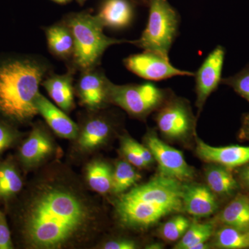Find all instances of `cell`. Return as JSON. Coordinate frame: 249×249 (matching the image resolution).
Returning <instances> with one entry per match:
<instances>
[{
  "instance_id": "6da1fadb",
  "label": "cell",
  "mask_w": 249,
  "mask_h": 249,
  "mask_svg": "<svg viewBox=\"0 0 249 249\" xmlns=\"http://www.w3.org/2000/svg\"><path fill=\"white\" fill-rule=\"evenodd\" d=\"M98 211L76 183L58 175L37 181L14 212L19 243L27 249H60L89 241L98 229Z\"/></svg>"
},
{
  "instance_id": "7a4b0ae2",
  "label": "cell",
  "mask_w": 249,
  "mask_h": 249,
  "mask_svg": "<svg viewBox=\"0 0 249 249\" xmlns=\"http://www.w3.org/2000/svg\"><path fill=\"white\" fill-rule=\"evenodd\" d=\"M47 62L27 55L0 56V116L13 124H27L37 114L39 88Z\"/></svg>"
},
{
  "instance_id": "3957f363",
  "label": "cell",
  "mask_w": 249,
  "mask_h": 249,
  "mask_svg": "<svg viewBox=\"0 0 249 249\" xmlns=\"http://www.w3.org/2000/svg\"><path fill=\"white\" fill-rule=\"evenodd\" d=\"M183 184L158 175L142 185L120 195L116 214L124 227L145 229L170 214L182 212Z\"/></svg>"
},
{
  "instance_id": "277c9868",
  "label": "cell",
  "mask_w": 249,
  "mask_h": 249,
  "mask_svg": "<svg viewBox=\"0 0 249 249\" xmlns=\"http://www.w3.org/2000/svg\"><path fill=\"white\" fill-rule=\"evenodd\" d=\"M73 37V69L80 71L96 68L103 54L111 46L130 43L131 40L107 37L96 16L88 13L71 14L63 19Z\"/></svg>"
},
{
  "instance_id": "5b68a950",
  "label": "cell",
  "mask_w": 249,
  "mask_h": 249,
  "mask_svg": "<svg viewBox=\"0 0 249 249\" xmlns=\"http://www.w3.org/2000/svg\"><path fill=\"white\" fill-rule=\"evenodd\" d=\"M146 27L142 36L130 44L146 52L169 57L178 34L181 18L168 0H150Z\"/></svg>"
},
{
  "instance_id": "8992f818",
  "label": "cell",
  "mask_w": 249,
  "mask_h": 249,
  "mask_svg": "<svg viewBox=\"0 0 249 249\" xmlns=\"http://www.w3.org/2000/svg\"><path fill=\"white\" fill-rule=\"evenodd\" d=\"M172 91L152 83L115 85L111 83L109 102L119 106L129 115L143 119L159 109L172 96Z\"/></svg>"
},
{
  "instance_id": "52a82bcc",
  "label": "cell",
  "mask_w": 249,
  "mask_h": 249,
  "mask_svg": "<svg viewBox=\"0 0 249 249\" xmlns=\"http://www.w3.org/2000/svg\"><path fill=\"white\" fill-rule=\"evenodd\" d=\"M157 127L166 138H186L194 129L195 118L186 100L172 96L158 109L155 116Z\"/></svg>"
},
{
  "instance_id": "ba28073f",
  "label": "cell",
  "mask_w": 249,
  "mask_h": 249,
  "mask_svg": "<svg viewBox=\"0 0 249 249\" xmlns=\"http://www.w3.org/2000/svg\"><path fill=\"white\" fill-rule=\"evenodd\" d=\"M124 67L141 78L160 81L175 76H194L195 73L181 70L172 65L169 57L155 52L143 51L124 60Z\"/></svg>"
},
{
  "instance_id": "9c48e42d",
  "label": "cell",
  "mask_w": 249,
  "mask_h": 249,
  "mask_svg": "<svg viewBox=\"0 0 249 249\" xmlns=\"http://www.w3.org/2000/svg\"><path fill=\"white\" fill-rule=\"evenodd\" d=\"M145 140L158 163L160 175L175 178L182 183L193 178L194 170L188 164L182 152L162 142L154 132H149Z\"/></svg>"
},
{
  "instance_id": "30bf717a",
  "label": "cell",
  "mask_w": 249,
  "mask_h": 249,
  "mask_svg": "<svg viewBox=\"0 0 249 249\" xmlns=\"http://www.w3.org/2000/svg\"><path fill=\"white\" fill-rule=\"evenodd\" d=\"M225 55L224 47L217 46L207 55L197 71L195 72L198 114L202 110L208 98L221 84Z\"/></svg>"
},
{
  "instance_id": "8fae6325",
  "label": "cell",
  "mask_w": 249,
  "mask_h": 249,
  "mask_svg": "<svg viewBox=\"0 0 249 249\" xmlns=\"http://www.w3.org/2000/svg\"><path fill=\"white\" fill-rule=\"evenodd\" d=\"M111 82L101 70L94 68L81 71L75 87L82 106L91 111L106 107L109 102Z\"/></svg>"
},
{
  "instance_id": "7c38bea8",
  "label": "cell",
  "mask_w": 249,
  "mask_h": 249,
  "mask_svg": "<svg viewBox=\"0 0 249 249\" xmlns=\"http://www.w3.org/2000/svg\"><path fill=\"white\" fill-rule=\"evenodd\" d=\"M54 147L53 140L46 129L36 125L18 149V161L24 169L35 168L52 155Z\"/></svg>"
},
{
  "instance_id": "4fadbf2b",
  "label": "cell",
  "mask_w": 249,
  "mask_h": 249,
  "mask_svg": "<svg viewBox=\"0 0 249 249\" xmlns=\"http://www.w3.org/2000/svg\"><path fill=\"white\" fill-rule=\"evenodd\" d=\"M196 153L199 158L208 163L235 169L249 162V146L233 145L214 147L196 138Z\"/></svg>"
},
{
  "instance_id": "5bb4252c",
  "label": "cell",
  "mask_w": 249,
  "mask_h": 249,
  "mask_svg": "<svg viewBox=\"0 0 249 249\" xmlns=\"http://www.w3.org/2000/svg\"><path fill=\"white\" fill-rule=\"evenodd\" d=\"M36 104L38 114L58 137L70 140L77 139L80 127L65 111L53 105L40 92L37 95Z\"/></svg>"
},
{
  "instance_id": "9a60e30c",
  "label": "cell",
  "mask_w": 249,
  "mask_h": 249,
  "mask_svg": "<svg viewBox=\"0 0 249 249\" xmlns=\"http://www.w3.org/2000/svg\"><path fill=\"white\" fill-rule=\"evenodd\" d=\"M183 211L196 217H208L219 207L217 199L209 187L197 183L183 184Z\"/></svg>"
},
{
  "instance_id": "2e32d148",
  "label": "cell",
  "mask_w": 249,
  "mask_h": 249,
  "mask_svg": "<svg viewBox=\"0 0 249 249\" xmlns=\"http://www.w3.org/2000/svg\"><path fill=\"white\" fill-rule=\"evenodd\" d=\"M96 18L103 27L124 29L128 27L134 17L132 0H104Z\"/></svg>"
},
{
  "instance_id": "e0dca14e",
  "label": "cell",
  "mask_w": 249,
  "mask_h": 249,
  "mask_svg": "<svg viewBox=\"0 0 249 249\" xmlns=\"http://www.w3.org/2000/svg\"><path fill=\"white\" fill-rule=\"evenodd\" d=\"M112 124L104 116H97L89 118L78 134V148L80 151L88 152L101 146L110 137Z\"/></svg>"
},
{
  "instance_id": "ac0fdd59",
  "label": "cell",
  "mask_w": 249,
  "mask_h": 249,
  "mask_svg": "<svg viewBox=\"0 0 249 249\" xmlns=\"http://www.w3.org/2000/svg\"><path fill=\"white\" fill-rule=\"evenodd\" d=\"M73 70L64 74L52 75L42 83L54 103L65 112H70L75 107Z\"/></svg>"
},
{
  "instance_id": "d6986e66",
  "label": "cell",
  "mask_w": 249,
  "mask_h": 249,
  "mask_svg": "<svg viewBox=\"0 0 249 249\" xmlns=\"http://www.w3.org/2000/svg\"><path fill=\"white\" fill-rule=\"evenodd\" d=\"M206 181L210 190L222 197H233L241 190L240 183L231 169L223 165L213 164L206 172Z\"/></svg>"
},
{
  "instance_id": "ffe728a7",
  "label": "cell",
  "mask_w": 249,
  "mask_h": 249,
  "mask_svg": "<svg viewBox=\"0 0 249 249\" xmlns=\"http://www.w3.org/2000/svg\"><path fill=\"white\" fill-rule=\"evenodd\" d=\"M223 225L249 231V195L239 193L219 214Z\"/></svg>"
},
{
  "instance_id": "44dd1931",
  "label": "cell",
  "mask_w": 249,
  "mask_h": 249,
  "mask_svg": "<svg viewBox=\"0 0 249 249\" xmlns=\"http://www.w3.org/2000/svg\"><path fill=\"white\" fill-rule=\"evenodd\" d=\"M45 31L49 52L62 60L71 58L74 47L73 37L66 23L62 21L46 28Z\"/></svg>"
},
{
  "instance_id": "7402d4cb",
  "label": "cell",
  "mask_w": 249,
  "mask_h": 249,
  "mask_svg": "<svg viewBox=\"0 0 249 249\" xmlns=\"http://www.w3.org/2000/svg\"><path fill=\"white\" fill-rule=\"evenodd\" d=\"M23 180L16 163L11 160L0 162V200L7 202L22 190Z\"/></svg>"
},
{
  "instance_id": "603a6c76",
  "label": "cell",
  "mask_w": 249,
  "mask_h": 249,
  "mask_svg": "<svg viewBox=\"0 0 249 249\" xmlns=\"http://www.w3.org/2000/svg\"><path fill=\"white\" fill-rule=\"evenodd\" d=\"M113 173L107 163L95 160L87 167V181L93 191L100 194H107L112 188Z\"/></svg>"
},
{
  "instance_id": "cb8c5ba5",
  "label": "cell",
  "mask_w": 249,
  "mask_h": 249,
  "mask_svg": "<svg viewBox=\"0 0 249 249\" xmlns=\"http://www.w3.org/2000/svg\"><path fill=\"white\" fill-rule=\"evenodd\" d=\"M214 245L222 249H249V231L223 225L214 237Z\"/></svg>"
},
{
  "instance_id": "d4e9b609",
  "label": "cell",
  "mask_w": 249,
  "mask_h": 249,
  "mask_svg": "<svg viewBox=\"0 0 249 249\" xmlns=\"http://www.w3.org/2000/svg\"><path fill=\"white\" fill-rule=\"evenodd\" d=\"M140 178L141 175L134 169L133 165L129 162L121 160L118 162L113 173L111 192L120 196L135 185Z\"/></svg>"
},
{
  "instance_id": "484cf974",
  "label": "cell",
  "mask_w": 249,
  "mask_h": 249,
  "mask_svg": "<svg viewBox=\"0 0 249 249\" xmlns=\"http://www.w3.org/2000/svg\"><path fill=\"white\" fill-rule=\"evenodd\" d=\"M214 227L210 223L201 224L194 222L175 246L176 249H192L198 244L205 243L213 232Z\"/></svg>"
},
{
  "instance_id": "4316f807",
  "label": "cell",
  "mask_w": 249,
  "mask_h": 249,
  "mask_svg": "<svg viewBox=\"0 0 249 249\" xmlns=\"http://www.w3.org/2000/svg\"><path fill=\"white\" fill-rule=\"evenodd\" d=\"M191 225L186 217L177 215L165 223L160 229V236L168 242H176L181 239Z\"/></svg>"
},
{
  "instance_id": "83f0119b",
  "label": "cell",
  "mask_w": 249,
  "mask_h": 249,
  "mask_svg": "<svg viewBox=\"0 0 249 249\" xmlns=\"http://www.w3.org/2000/svg\"><path fill=\"white\" fill-rule=\"evenodd\" d=\"M221 84L231 87L249 103V65L233 76L222 78Z\"/></svg>"
},
{
  "instance_id": "f1b7e54d",
  "label": "cell",
  "mask_w": 249,
  "mask_h": 249,
  "mask_svg": "<svg viewBox=\"0 0 249 249\" xmlns=\"http://www.w3.org/2000/svg\"><path fill=\"white\" fill-rule=\"evenodd\" d=\"M22 135L11 123L0 119V155L16 145Z\"/></svg>"
},
{
  "instance_id": "f546056e",
  "label": "cell",
  "mask_w": 249,
  "mask_h": 249,
  "mask_svg": "<svg viewBox=\"0 0 249 249\" xmlns=\"http://www.w3.org/2000/svg\"><path fill=\"white\" fill-rule=\"evenodd\" d=\"M121 152L127 162L137 168H145L147 165L139 155L135 145L134 140L129 137H124L121 142Z\"/></svg>"
},
{
  "instance_id": "4dcf8cb0",
  "label": "cell",
  "mask_w": 249,
  "mask_h": 249,
  "mask_svg": "<svg viewBox=\"0 0 249 249\" xmlns=\"http://www.w3.org/2000/svg\"><path fill=\"white\" fill-rule=\"evenodd\" d=\"M14 249V245L7 219L4 212L0 209V249Z\"/></svg>"
},
{
  "instance_id": "1f68e13d",
  "label": "cell",
  "mask_w": 249,
  "mask_h": 249,
  "mask_svg": "<svg viewBox=\"0 0 249 249\" xmlns=\"http://www.w3.org/2000/svg\"><path fill=\"white\" fill-rule=\"evenodd\" d=\"M105 249H135L137 246L132 240L121 239V240H111L103 245Z\"/></svg>"
},
{
  "instance_id": "d6a6232c",
  "label": "cell",
  "mask_w": 249,
  "mask_h": 249,
  "mask_svg": "<svg viewBox=\"0 0 249 249\" xmlns=\"http://www.w3.org/2000/svg\"><path fill=\"white\" fill-rule=\"evenodd\" d=\"M236 178L240 183L241 189L249 193V162L237 168Z\"/></svg>"
},
{
  "instance_id": "836d02e7",
  "label": "cell",
  "mask_w": 249,
  "mask_h": 249,
  "mask_svg": "<svg viewBox=\"0 0 249 249\" xmlns=\"http://www.w3.org/2000/svg\"><path fill=\"white\" fill-rule=\"evenodd\" d=\"M134 145H135L136 149H137L139 155L142 157L144 162L146 163L147 166L152 164L155 159H154L153 155H152L151 151L149 150L148 147L144 146V145L139 143V142H136V141H134Z\"/></svg>"
},
{
  "instance_id": "e575fe53",
  "label": "cell",
  "mask_w": 249,
  "mask_h": 249,
  "mask_svg": "<svg viewBox=\"0 0 249 249\" xmlns=\"http://www.w3.org/2000/svg\"><path fill=\"white\" fill-rule=\"evenodd\" d=\"M238 138L240 140L249 141V112L242 116V125L239 131Z\"/></svg>"
},
{
  "instance_id": "d590c367",
  "label": "cell",
  "mask_w": 249,
  "mask_h": 249,
  "mask_svg": "<svg viewBox=\"0 0 249 249\" xmlns=\"http://www.w3.org/2000/svg\"><path fill=\"white\" fill-rule=\"evenodd\" d=\"M163 246L160 245V244L159 243H155V244H152V245H150L147 246L146 247V249H163Z\"/></svg>"
},
{
  "instance_id": "8d00e7d4",
  "label": "cell",
  "mask_w": 249,
  "mask_h": 249,
  "mask_svg": "<svg viewBox=\"0 0 249 249\" xmlns=\"http://www.w3.org/2000/svg\"><path fill=\"white\" fill-rule=\"evenodd\" d=\"M134 2H137L138 4L145 5V6H147L148 4L149 1L150 0H132Z\"/></svg>"
},
{
  "instance_id": "74e56055",
  "label": "cell",
  "mask_w": 249,
  "mask_h": 249,
  "mask_svg": "<svg viewBox=\"0 0 249 249\" xmlns=\"http://www.w3.org/2000/svg\"><path fill=\"white\" fill-rule=\"evenodd\" d=\"M52 1L60 4H66L67 3L70 2L71 0H52Z\"/></svg>"
},
{
  "instance_id": "f35d334b",
  "label": "cell",
  "mask_w": 249,
  "mask_h": 249,
  "mask_svg": "<svg viewBox=\"0 0 249 249\" xmlns=\"http://www.w3.org/2000/svg\"><path fill=\"white\" fill-rule=\"evenodd\" d=\"M87 0H77V1H78V3L80 4H84L85 1H86Z\"/></svg>"
}]
</instances>
